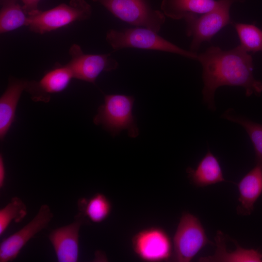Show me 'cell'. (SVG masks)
I'll return each mask as SVG.
<instances>
[{"label": "cell", "instance_id": "2e32d148", "mask_svg": "<svg viewBox=\"0 0 262 262\" xmlns=\"http://www.w3.org/2000/svg\"><path fill=\"white\" fill-rule=\"evenodd\" d=\"M219 0H163L161 9L165 16L175 20L199 16L213 9Z\"/></svg>", "mask_w": 262, "mask_h": 262}, {"label": "cell", "instance_id": "9c48e42d", "mask_svg": "<svg viewBox=\"0 0 262 262\" xmlns=\"http://www.w3.org/2000/svg\"><path fill=\"white\" fill-rule=\"evenodd\" d=\"M132 246L138 257L145 262L166 261L173 256L170 238L159 227H150L138 232L132 238Z\"/></svg>", "mask_w": 262, "mask_h": 262}, {"label": "cell", "instance_id": "9a60e30c", "mask_svg": "<svg viewBox=\"0 0 262 262\" xmlns=\"http://www.w3.org/2000/svg\"><path fill=\"white\" fill-rule=\"evenodd\" d=\"M191 183L196 187H203L226 181L217 158L209 149L195 169H186Z\"/></svg>", "mask_w": 262, "mask_h": 262}, {"label": "cell", "instance_id": "277c9868", "mask_svg": "<svg viewBox=\"0 0 262 262\" xmlns=\"http://www.w3.org/2000/svg\"><path fill=\"white\" fill-rule=\"evenodd\" d=\"M92 7L85 0H70L45 11L39 10L29 16L28 26L34 33L44 34L76 21L89 19Z\"/></svg>", "mask_w": 262, "mask_h": 262}, {"label": "cell", "instance_id": "ba28073f", "mask_svg": "<svg viewBox=\"0 0 262 262\" xmlns=\"http://www.w3.org/2000/svg\"><path fill=\"white\" fill-rule=\"evenodd\" d=\"M68 54L70 59L66 65L73 78L93 84L101 72L115 70L118 66V62L111 53L85 54L77 44L71 45Z\"/></svg>", "mask_w": 262, "mask_h": 262}, {"label": "cell", "instance_id": "52a82bcc", "mask_svg": "<svg viewBox=\"0 0 262 262\" xmlns=\"http://www.w3.org/2000/svg\"><path fill=\"white\" fill-rule=\"evenodd\" d=\"M209 240L199 219L188 213L182 214L175 232L173 258L179 262H189L206 245Z\"/></svg>", "mask_w": 262, "mask_h": 262}, {"label": "cell", "instance_id": "30bf717a", "mask_svg": "<svg viewBox=\"0 0 262 262\" xmlns=\"http://www.w3.org/2000/svg\"><path fill=\"white\" fill-rule=\"evenodd\" d=\"M53 217V214L48 205L41 206L37 213L30 222L1 241L0 262H8L15 260L27 243L46 228Z\"/></svg>", "mask_w": 262, "mask_h": 262}, {"label": "cell", "instance_id": "44dd1931", "mask_svg": "<svg viewBox=\"0 0 262 262\" xmlns=\"http://www.w3.org/2000/svg\"><path fill=\"white\" fill-rule=\"evenodd\" d=\"M240 40L239 46L246 51L262 52V29L254 24L232 22Z\"/></svg>", "mask_w": 262, "mask_h": 262}, {"label": "cell", "instance_id": "4fadbf2b", "mask_svg": "<svg viewBox=\"0 0 262 262\" xmlns=\"http://www.w3.org/2000/svg\"><path fill=\"white\" fill-rule=\"evenodd\" d=\"M28 80L10 77L0 98V139L2 141L13 123L17 104Z\"/></svg>", "mask_w": 262, "mask_h": 262}, {"label": "cell", "instance_id": "5b68a950", "mask_svg": "<svg viewBox=\"0 0 262 262\" xmlns=\"http://www.w3.org/2000/svg\"><path fill=\"white\" fill-rule=\"evenodd\" d=\"M244 0H219L212 10L199 16L190 15L184 19L186 23V34L192 38L190 50L196 53L201 44L209 42L219 31L232 23L229 10L235 2Z\"/></svg>", "mask_w": 262, "mask_h": 262}, {"label": "cell", "instance_id": "cb8c5ba5", "mask_svg": "<svg viewBox=\"0 0 262 262\" xmlns=\"http://www.w3.org/2000/svg\"><path fill=\"white\" fill-rule=\"evenodd\" d=\"M6 176L5 167L3 156L0 154V188L3 187Z\"/></svg>", "mask_w": 262, "mask_h": 262}, {"label": "cell", "instance_id": "7402d4cb", "mask_svg": "<svg viewBox=\"0 0 262 262\" xmlns=\"http://www.w3.org/2000/svg\"><path fill=\"white\" fill-rule=\"evenodd\" d=\"M27 213V207L18 197H13L10 201L0 210V236H1L10 223L21 222Z\"/></svg>", "mask_w": 262, "mask_h": 262}, {"label": "cell", "instance_id": "e0dca14e", "mask_svg": "<svg viewBox=\"0 0 262 262\" xmlns=\"http://www.w3.org/2000/svg\"><path fill=\"white\" fill-rule=\"evenodd\" d=\"M216 250L213 256L201 257L199 262H262V253L254 249H245L234 242L236 249L227 251L224 234L218 231L215 238Z\"/></svg>", "mask_w": 262, "mask_h": 262}, {"label": "cell", "instance_id": "ffe728a7", "mask_svg": "<svg viewBox=\"0 0 262 262\" xmlns=\"http://www.w3.org/2000/svg\"><path fill=\"white\" fill-rule=\"evenodd\" d=\"M228 109L221 117L241 125L246 130L253 145L257 162L262 163V124L254 122L248 118L232 112Z\"/></svg>", "mask_w": 262, "mask_h": 262}, {"label": "cell", "instance_id": "3957f363", "mask_svg": "<svg viewBox=\"0 0 262 262\" xmlns=\"http://www.w3.org/2000/svg\"><path fill=\"white\" fill-rule=\"evenodd\" d=\"M134 98L122 94L104 95V103L98 108L93 118L97 125H101L113 136L127 130L129 136L136 137L139 130L132 114Z\"/></svg>", "mask_w": 262, "mask_h": 262}, {"label": "cell", "instance_id": "5bb4252c", "mask_svg": "<svg viewBox=\"0 0 262 262\" xmlns=\"http://www.w3.org/2000/svg\"><path fill=\"white\" fill-rule=\"evenodd\" d=\"M237 187L240 203L238 212L243 215H249L262 195V163L257 162L256 165L242 178Z\"/></svg>", "mask_w": 262, "mask_h": 262}, {"label": "cell", "instance_id": "7c38bea8", "mask_svg": "<svg viewBox=\"0 0 262 262\" xmlns=\"http://www.w3.org/2000/svg\"><path fill=\"white\" fill-rule=\"evenodd\" d=\"M84 217L80 213L73 222L55 229L50 232L49 239L54 248L58 262L78 261L79 231Z\"/></svg>", "mask_w": 262, "mask_h": 262}, {"label": "cell", "instance_id": "8992f818", "mask_svg": "<svg viewBox=\"0 0 262 262\" xmlns=\"http://www.w3.org/2000/svg\"><path fill=\"white\" fill-rule=\"evenodd\" d=\"M105 8L114 16L136 27L158 33L165 20L163 12L153 9L147 0H91Z\"/></svg>", "mask_w": 262, "mask_h": 262}, {"label": "cell", "instance_id": "ac0fdd59", "mask_svg": "<svg viewBox=\"0 0 262 262\" xmlns=\"http://www.w3.org/2000/svg\"><path fill=\"white\" fill-rule=\"evenodd\" d=\"M0 33L28 26L29 16L18 0H0Z\"/></svg>", "mask_w": 262, "mask_h": 262}, {"label": "cell", "instance_id": "6da1fadb", "mask_svg": "<svg viewBox=\"0 0 262 262\" xmlns=\"http://www.w3.org/2000/svg\"><path fill=\"white\" fill-rule=\"evenodd\" d=\"M197 60L202 67L203 101L211 111L216 109L214 94L220 86L243 87L246 97L259 96L262 92V82L253 74L252 57L239 45L228 50L211 46L198 54Z\"/></svg>", "mask_w": 262, "mask_h": 262}, {"label": "cell", "instance_id": "7a4b0ae2", "mask_svg": "<svg viewBox=\"0 0 262 262\" xmlns=\"http://www.w3.org/2000/svg\"><path fill=\"white\" fill-rule=\"evenodd\" d=\"M106 40L115 50L125 48L159 50L175 53L197 60L198 54L184 49L147 28L135 27L121 31L109 30Z\"/></svg>", "mask_w": 262, "mask_h": 262}, {"label": "cell", "instance_id": "603a6c76", "mask_svg": "<svg viewBox=\"0 0 262 262\" xmlns=\"http://www.w3.org/2000/svg\"><path fill=\"white\" fill-rule=\"evenodd\" d=\"M22 3L23 9L29 16L35 13L39 9L38 4L41 0H20Z\"/></svg>", "mask_w": 262, "mask_h": 262}, {"label": "cell", "instance_id": "d6986e66", "mask_svg": "<svg viewBox=\"0 0 262 262\" xmlns=\"http://www.w3.org/2000/svg\"><path fill=\"white\" fill-rule=\"evenodd\" d=\"M112 207L111 201L101 193H97L89 199H80L78 201L80 213L97 223L103 222L109 216Z\"/></svg>", "mask_w": 262, "mask_h": 262}, {"label": "cell", "instance_id": "8fae6325", "mask_svg": "<svg viewBox=\"0 0 262 262\" xmlns=\"http://www.w3.org/2000/svg\"><path fill=\"white\" fill-rule=\"evenodd\" d=\"M72 79L73 75L66 64L57 65L39 81L28 80L25 91L33 101L48 102L51 95L65 90Z\"/></svg>", "mask_w": 262, "mask_h": 262}]
</instances>
